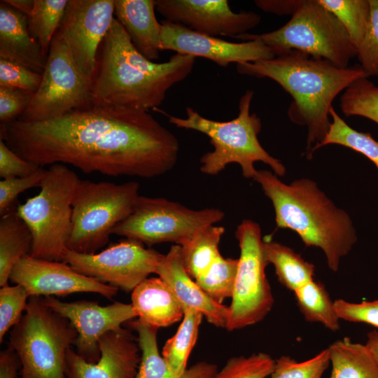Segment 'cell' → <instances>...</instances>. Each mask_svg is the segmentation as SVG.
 Here are the masks:
<instances>
[{
    "instance_id": "cell-1",
    "label": "cell",
    "mask_w": 378,
    "mask_h": 378,
    "mask_svg": "<svg viewBox=\"0 0 378 378\" xmlns=\"http://www.w3.org/2000/svg\"><path fill=\"white\" fill-rule=\"evenodd\" d=\"M1 139L38 167L69 164L85 174L113 176L162 175L175 166L179 152L176 136L148 112L107 106L42 122L16 119L1 126Z\"/></svg>"
},
{
    "instance_id": "cell-2",
    "label": "cell",
    "mask_w": 378,
    "mask_h": 378,
    "mask_svg": "<svg viewBox=\"0 0 378 378\" xmlns=\"http://www.w3.org/2000/svg\"><path fill=\"white\" fill-rule=\"evenodd\" d=\"M92 77V105L148 111L160 106L167 91L191 73L195 57L176 53L157 63L134 46L114 18L98 51Z\"/></svg>"
},
{
    "instance_id": "cell-3",
    "label": "cell",
    "mask_w": 378,
    "mask_h": 378,
    "mask_svg": "<svg viewBox=\"0 0 378 378\" xmlns=\"http://www.w3.org/2000/svg\"><path fill=\"white\" fill-rule=\"evenodd\" d=\"M237 71L269 78L292 97L288 115L292 122L307 127L305 155L309 158L328 131L333 100L354 81L365 77L360 66L341 68L294 50L272 59L237 64Z\"/></svg>"
},
{
    "instance_id": "cell-4",
    "label": "cell",
    "mask_w": 378,
    "mask_h": 378,
    "mask_svg": "<svg viewBox=\"0 0 378 378\" xmlns=\"http://www.w3.org/2000/svg\"><path fill=\"white\" fill-rule=\"evenodd\" d=\"M253 179L271 200L277 227L295 232L307 246L320 248L329 268L337 272L341 259L357 241L349 214L337 207L311 179L286 184L267 170H257Z\"/></svg>"
},
{
    "instance_id": "cell-5",
    "label": "cell",
    "mask_w": 378,
    "mask_h": 378,
    "mask_svg": "<svg viewBox=\"0 0 378 378\" xmlns=\"http://www.w3.org/2000/svg\"><path fill=\"white\" fill-rule=\"evenodd\" d=\"M254 92L248 90L239 102L237 116L228 121H217L203 117L194 108L186 107V118L167 115L169 123L179 128L195 130L207 136L214 150L200 158V171L216 175L231 163L239 164L246 178H253L257 170L254 163L268 164L276 176H283L285 166L261 146L258 136L262 122L256 113H250Z\"/></svg>"
},
{
    "instance_id": "cell-6",
    "label": "cell",
    "mask_w": 378,
    "mask_h": 378,
    "mask_svg": "<svg viewBox=\"0 0 378 378\" xmlns=\"http://www.w3.org/2000/svg\"><path fill=\"white\" fill-rule=\"evenodd\" d=\"M77 337L70 321L48 307L42 297H29L10 333L9 346L21 365L20 378H66V354Z\"/></svg>"
},
{
    "instance_id": "cell-7",
    "label": "cell",
    "mask_w": 378,
    "mask_h": 378,
    "mask_svg": "<svg viewBox=\"0 0 378 378\" xmlns=\"http://www.w3.org/2000/svg\"><path fill=\"white\" fill-rule=\"evenodd\" d=\"M234 38L259 40L275 56L298 50L347 68L357 49L337 18L318 0H300L290 20L279 29L261 34L245 33Z\"/></svg>"
},
{
    "instance_id": "cell-8",
    "label": "cell",
    "mask_w": 378,
    "mask_h": 378,
    "mask_svg": "<svg viewBox=\"0 0 378 378\" xmlns=\"http://www.w3.org/2000/svg\"><path fill=\"white\" fill-rule=\"evenodd\" d=\"M80 180L65 164H53L47 169L38 194L18 206V214L33 237L30 256L63 261L72 227L74 195Z\"/></svg>"
},
{
    "instance_id": "cell-9",
    "label": "cell",
    "mask_w": 378,
    "mask_h": 378,
    "mask_svg": "<svg viewBox=\"0 0 378 378\" xmlns=\"http://www.w3.org/2000/svg\"><path fill=\"white\" fill-rule=\"evenodd\" d=\"M139 184L80 180L72 202V227L67 248L95 253L105 246L113 229L131 213L139 197Z\"/></svg>"
},
{
    "instance_id": "cell-10",
    "label": "cell",
    "mask_w": 378,
    "mask_h": 378,
    "mask_svg": "<svg viewBox=\"0 0 378 378\" xmlns=\"http://www.w3.org/2000/svg\"><path fill=\"white\" fill-rule=\"evenodd\" d=\"M216 208L200 210L162 197L140 196L130 215L111 234L147 245L173 242L181 246L200 230L215 225L224 218Z\"/></svg>"
},
{
    "instance_id": "cell-11",
    "label": "cell",
    "mask_w": 378,
    "mask_h": 378,
    "mask_svg": "<svg viewBox=\"0 0 378 378\" xmlns=\"http://www.w3.org/2000/svg\"><path fill=\"white\" fill-rule=\"evenodd\" d=\"M92 87V78L80 71L65 42L55 34L40 86L17 120L42 122L89 108Z\"/></svg>"
},
{
    "instance_id": "cell-12",
    "label": "cell",
    "mask_w": 378,
    "mask_h": 378,
    "mask_svg": "<svg viewBox=\"0 0 378 378\" xmlns=\"http://www.w3.org/2000/svg\"><path fill=\"white\" fill-rule=\"evenodd\" d=\"M235 237L240 255L234 292L231 298L227 330L242 329L261 321L271 311L274 300L265 274L263 239L259 225L244 220L238 226Z\"/></svg>"
},
{
    "instance_id": "cell-13",
    "label": "cell",
    "mask_w": 378,
    "mask_h": 378,
    "mask_svg": "<svg viewBox=\"0 0 378 378\" xmlns=\"http://www.w3.org/2000/svg\"><path fill=\"white\" fill-rule=\"evenodd\" d=\"M163 255L138 241L127 239L97 253H81L67 248L63 261L83 275L129 292L150 274H156Z\"/></svg>"
},
{
    "instance_id": "cell-14",
    "label": "cell",
    "mask_w": 378,
    "mask_h": 378,
    "mask_svg": "<svg viewBox=\"0 0 378 378\" xmlns=\"http://www.w3.org/2000/svg\"><path fill=\"white\" fill-rule=\"evenodd\" d=\"M115 0H69L55 33L80 71L92 78L99 46L114 16Z\"/></svg>"
},
{
    "instance_id": "cell-15",
    "label": "cell",
    "mask_w": 378,
    "mask_h": 378,
    "mask_svg": "<svg viewBox=\"0 0 378 378\" xmlns=\"http://www.w3.org/2000/svg\"><path fill=\"white\" fill-rule=\"evenodd\" d=\"M43 298L48 307L67 318L76 328V351L90 363L99 360V341L104 335L137 317L132 304L115 302L102 306L88 300L66 302L53 296Z\"/></svg>"
},
{
    "instance_id": "cell-16",
    "label": "cell",
    "mask_w": 378,
    "mask_h": 378,
    "mask_svg": "<svg viewBox=\"0 0 378 378\" xmlns=\"http://www.w3.org/2000/svg\"><path fill=\"white\" fill-rule=\"evenodd\" d=\"M155 5L166 20L214 37L234 38L261 20L255 12H234L227 0H155Z\"/></svg>"
},
{
    "instance_id": "cell-17",
    "label": "cell",
    "mask_w": 378,
    "mask_h": 378,
    "mask_svg": "<svg viewBox=\"0 0 378 378\" xmlns=\"http://www.w3.org/2000/svg\"><path fill=\"white\" fill-rule=\"evenodd\" d=\"M10 281L22 286L31 296H62L94 293L111 299L118 289L83 275L64 261H52L27 255L13 269Z\"/></svg>"
},
{
    "instance_id": "cell-18",
    "label": "cell",
    "mask_w": 378,
    "mask_h": 378,
    "mask_svg": "<svg viewBox=\"0 0 378 378\" xmlns=\"http://www.w3.org/2000/svg\"><path fill=\"white\" fill-rule=\"evenodd\" d=\"M161 48L202 57L220 66L272 59V50L259 40L235 43L202 34L164 20L161 22Z\"/></svg>"
},
{
    "instance_id": "cell-19",
    "label": "cell",
    "mask_w": 378,
    "mask_h": 378,
    "mask_svg": "<svg viewBox=\"0 0 378 378\" xmlns=\"http://www.w3.org/2000/svg\"><path fill=\"white\" fill-rule=\"evenodd\" d=\"M101 356L90 363L71 348L66 358V378H134L140 362L137 339L129 329L120 328L99 341Z\"/></svg>"
},
{
    "instance_id": "cell-20",
    "label": "cell",
    "mask_w": 378,
    "mask_h": 378,
    "mask_svg": "<svg viewBox=\"0 0 378 378\" xmlns=\"http://www.w3.org/2000/svg\"><path fill=\"white\" fill-rule=\"evenodd\" d=\"M156 274L169 286L184 310L195 309L209 323L225 328L228 307L211 298L188 274L182 260L179 245L172 246L163 255Z\"/></svg>"
},
{
    "instance_id": "cell-21",
    "label": "cell",
    "mask_w": 378,
    "mask_h": 378,
    "mask_svg": "<svg viewBox=\"0 0 378 378\" xmlns=\"http://www.w3.org/2000/svg\"><path fill=\"white\" fill-rule=\"evenodd\" d=\"M0 58L42 74L47 57L31 36L26 15L4 1L0 4Z\"/></svg>"
},
{
    "instance_id": "cell-22",
    "label": "cell",
    "mask_w": 378,
    "mask_h": 378,
    "mask_svg": "<svg viewBox=\"0 0 378 378\" xmlns=\"http://www.w3.org/2000/svg\"><path fill=\"white\" fill-rule=\"evenodd\" d=\"M155 0H115L114 15L135 48L146 59H158L161 23L155 15Z\"/></svg>"
},
{
    "instance_id": "cell-23",
    "label": "cell",
    "mask_w": 378,
    "mask_h": 378,
    "mask_svg": "<svg viewBox=\"0 0 378 378\" xmlns=\"http://www.w3.org/2000/svg\"><path fill=\"white\" fill-rule=\"evenodd\" d=\"M131 300L138 318L158 329L173 325L184 315L183 307L159 276L139 284L132 291Z\"/></svg>"
},
{
    "instance_id": "cell-24",
    "label": "cell",
    "mask_w": 378,
    "mask_h": 378,
    "mask_svg": "<svg viewBox=\"0 0 378 378\" xmlns=\"http://www.w3.org/2000/svg\"><path fill=\"white\" fill-rule=\"evenodd\" d=\"M32 234L17 209H10L0 220V286L8 285L14 267L29 255Z\"/></svg>"
},
{
    "instance_id": "cell-25",
    "label": "cell",
    "mask_w": 378,
    "mask_h": 378,
    "mask_svg": "<svg viewBox=\"0 0 378 378\" xmlns=\"http://www.w3.org/2000/svg\"><path fill=\"white\" fill-rule=\"evenodd\" d=\"M328 348L331 365L329 378H378V363L365 344L344 337Z\"/></svg>"
},
{
    "instance_id": "cell-26",
    "label": "cell",
    "mask_w": 378,
    "mask_h": 378,
    "mask_svg": "<svg viewBox=\"0 0 378 378\" xmlns=\"http://www.w3.org/2000/svg\"><path fill=\"white\" fill-rule=\"evenodd\" d=\"M263 250L267 265H273L278 280L287 289L294 292L314 279V265L288 246L264 238Z\"/></svg>"
},
{
    "instance_id": "cell-27",
    "label": "cell",
    "mask_w": 378,
    "mask_h": 378,
    "mask_svg": "<svg viewBox=\"0 0 378 378\" xmlns=\"http://www.w3.org/2000/svg\"><path fill=\"white\" fill-rule=\"evenodd\" d=\"M202 318L200 312L186 309L177 331L163 346L162 355L176 378H181L188 369V360L197 342Z\"/></svg>"
},
{
    "instance_id": "cell-28",
    "label": "cell",
    "mask_w": 378,
    "mask_h": 378,
    "mask_svg": "<svg viewBox=\"0 0 378 378\" xmlns=\"http://www.w3.org/2000/svg\"><path fill=\"white\" fill-rule=\"evenodd\" d=\"M224 232V227L209 225L180 246L184 267L193 279L204 274L220 254L218 246Z\"/></svg>"
},
{
    "instance_id": "cell-29",
    "label": "cell",
    "mask_w": 378,
    "mask_h": 378,
    "mask_svg": "<svg viewBox=\"0 0 378 378\" xmlns=\"http://www.w3.org/2000/svg\"><path fill=\"white\" fill-rule=\"evenodd\" d=\"M297 304L306 321L318 322L328 330H340L339 317L325 286L314 279L294 291Z\"/></svg>"
},
{
    "instance_id": "cell-30",
    "label": "cell",
    "mask_w": 378,
    "mask_h": 378,
    "mask_svg": "<svg viewBox=\"0 0 378 378\" xmlns=\"http://www.w3.org/2000/svg\"><path fill=\"white\" fill-rule=\"evenodd\" d=\"M137 334L140 362L134 378H176L170 371L158 346V328L137 318L128 322Z\"/></svg>"
},
{
    "instance_id": "cell-31",
    "label": "cell",
    "mask_w": 378,
    "mask_h": 378,
    "mask_svg": "<svg viewBox=\"0 0 378 378\" xmlns=\"http://www.w3.org/2000/svg\"><path fill=\"white\" fill-rule=\"evenodd\" d=\"M330 115L332 120L328 131L313 152L328 144L343 146L365 155L378 169V141L369 132H361L351 128L340 117L332 106L330 109Z\"/></svg>"
},
{
    "instance_id": "cell-32",
    "label": "cell",
    "mask_w": 378,
    "mask_h": 378,
    "mask_svg": "<svg viewBox=\"0 0 378 378\" xmlns=\"http://www.w3.org/2000/svg\"><path fill=\"white\" fill-rule=\"evenodd\" d=\"M66 4V0H34V6L27 16L29 31L38 43L46 57H48Z\"/></svg>"
},
{
    "instance_id": "cell-33",
    "label": "cell",
    "mask_w": 378,
    "mask_h": 378,
    "mask_svg": "<svg viewBox=\"0 0 378 378\" xmlns=\"http://www.w3.org/2000/svg\"><path fill=\"white\" fill-rule=\"evenodd\" d=\"M318 1L340 22L357 49L364 38L370 20L369 0H318Z\"/></svg>"
},
{
    "instance_id": "cell-34",
    "label": "cell",
    "mask_w": 378,
    "mask_h": 378,
    "mask_svg": "<svg viewBox=\"0 0 378 378\" xmlns=\"http://www.w3.org/2000/svg\"><path fill=\"white\" fill-rule=\"evenodd\" d=\"M237 267L238 259L225 258L220 254L195 281L211 298L222 304L232 296Z\"/></svg>"
},
{
    "instance_id": "cell-35",
    "label": "cell",
    "mask_w": 378,
    "mask_h": 378,
    "mask_svg": "<svg viewBox=\"0 0 378 378\" xmlns=\"http://www.w3.org/2000/svg\"><path fill=\"white\" fill-rule=\"evenodd\" d=\"M340 108L346 116H362L378 124V86L365 77L356 80L342 94Z\"/></svg>"
},
{
    "instance_id": "cell-36",
    "label": "cell",
    "mask_w": 378,
    "mask_h": 378,
    "mask_svg": "<svg viewBox=\"0 0 378 378\" xmlns=\"http://www.w3.org/2000/svg\"><path fill=\"white\" fill-rule=\"evenodd\" d=\"M330 364L328 348L302 362L281 356L275 360L274 370L268 378H323Z\"/></svg>"
},
{
    "instance_id": "cell-37",
    "label": "cell",
    "mask_w": 378,
    "mask_h": 378,
    "mask_svg": "<svg viewBox=\"0 0 378 378\" xmlns=\"http://www.w3.org/2000/svg\"><path fill=\"white\" fill-rule=\"evenodd\" d=\"M274 365L275 360L263 352L234 356L217 371L214 378H267Z\"/></svg>"
},
{
    "instance_id": "cell-38",
    "label": "cell",
    "mask_w": 378,
    "mask_h": 378,
    "mask_svg": "<svg viewBox=\"0 0 378 378\" xmlns=\"http://www.w3.org/2000/svg\"><path fill=\"white\" fill-rule=\"evenodd\" d=\"M29 295L21 285L5 286L0 289V342L21 320Z\"/></svg>"
},
{
    "instance_id": "cell-39",
    "label": "cell",
    "mask_w": 378,
    "mask_h": 378,
    "mask_svg": "<svg viewBox=\"0 0 378 378\" xmlns=\"http://www.w3.org/2000/svg\"><path fill=\"white\" fill-rule=\"evenodd\" d=\"M370 20L364 38L357 48V57L365 78L378 76V0H369Z\"/></svg>"
},
{
    "instance_id": "cell-40",
    "label": "cell",
    "mask_w": 378,
    "mask_h": 378,
    "mask_svg": "<svg viewBox=\"0 0 378 378\" xmlns=\"http://www.w3.org/2000/svg\"><path fill=\"white\" fill-rule=\"evenodd\" d=\"M41 79L42 74L0 58V87L20 89L35 94Z\"/></svg>"
},
{
    "instance_id": "cell-41",
    "label": "cell",
    "mask_w": 378,
    "mask_h": 378,
    "mask_svg": "<svg viewBox=\"0 0 378 378\" xmlns=\"http://www.w3.org/2000/svg\"><path fill=\"white\" fill-rule=\"evenodd\" d=\"M47 169L39 167L34 173L23 176L3 179L0 181V214L11 209L18 196L26 190L40 187Z\"/></svg>"
},
{
    "instance_id": "cell-42",
    "label": "cell",
    "mask_w": 378,
    "mask_h": 378,
    "mask_svg": "<svg viewBox=\"0 0 378 378\" xmlns=\"http://www.w3.org/2000/svg\"><path fill=\"white\" fill-rule=\"evenodd\" d=\"M334 306L340 319L378 328V300L354 303L337 299L334 301Z\"/></svg>"
},
{
    "instance_id": "cell-43",
    "label": "cell",
    "mask_w": 378,
    "mask_h": 378,
    "mask_svg": "<svg viewBox=\"0 0 378 378\" xmlns=\"http://www.w3.org/2000/svg\"><path fill=\"white\" fill-rule=\"evenodd\" d=\"M34 94L20 89L0 87L1 126L18 119L28 107Z\"/></svg>"
},
{
    "instance_id": "cell-44",
    "label": "cell",
    "mask_w": 378,
    "mask_h": 378,
    "mask_svg": "<svg viewBox=\"0 0 378 378\" xmlns=\"http://www.w3.org/2000/svg\"><path fill=\"white\" fill-rule=\"evenodd\" d=\"M38 168L20 157L0 139V176L3 179L29 176Z\"/></svg>"
},
{
    "instance_id": "cell-45",
    "label": "cell",
    "mask_w": 378,
    "mask_h": 378,
    "mask_svg": "<svg viewBox=\"0 0 378 378\" xmlns=\"http://www.w3.org/2000/svg\"><path fill=\"white\" fill-rule=\"evenodd\" d=\"M21 367L17 354L10 346L0 353V378H16Z\"/></svg>"
},
{
    "instance_id": "cell-46",
    "label": "cell",
    "mask_w": 378,
    "mask_h": 378,
    "mask_svg": "<svg viewBox=\"0 0 378 378\" xmlns=\"http://www.w3.org/2000/svg\"><path fill=\"white\" fill-rule=\"evenodd\" d=\"M300 0H257L255 5L261 10L277 15H292Z\"/></svg>"
},
{
    "instance_id": "cell-47",
    "label": "cell",
    "mask_w": 378,
    "mask_h": 378,
    "mask_svg": "<svg viewBox=\"0 0 378 378\" xmlns=\"http://www.w3.org/2000/svg\"><path fill=\"white\" fill-rule=\"evenodd\" d=\"M217 366L207 362H200L186 370L181 378H214Z\"/></svg>"
},
{
    "instance_id": "cell-48",
    "label": "cell",
    "mask_w": 378,
    "mask_h": 378,
    "mask_svg": "<svg viewBox=\"0 0 378 378\" xmlns=\"http://www.w3.org/2000/svg\"><path fill=\"white\" fill-rule=\"evenodd\" d=\"M5 3L17 10L24 13L27 17L34 6V0H3Z\"/></svg>"
},
{
    "instance_id": "cell-49",
    "label": "cell",
    "mask_w": 378,
    "mask_h": 378,
    "mask_svg": "<svg viewBox=\"0 0 378 378\" xmlns=\"http://www.w3.org/2000/svg\"><path fill=\"white\" fill-rule=\"evenodd\" d=\"M365 346L378 363V331L372 330L368 333Z\"/></svg>"
}]
</instances>
